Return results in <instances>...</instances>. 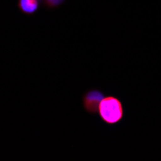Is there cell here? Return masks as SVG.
Wrapping results in <instances>:
<instances>
[{"label": "cell", "instance_id": "6da1fadb", "mask_svg": "<svg viewBox=\"0 0 161 161\" xmlns=\"http://www.w3.org/2000/svg\"><path fill=\"white\" fill-rule=\"evenodd\" d=\"M97 114L106 125H113L120 123L124 118V108L121 100L112 96L104 97L99 103Z\"/></svg>", "mask_w": 161, "mask_h": 161}, {"label": "cell", "instance_id": "7a4b0ae2", "mask_svg": "<svg viewBox=\"0 0 161 161\" xmlns=\"http://www.w3.org/2000/svg\"><path fill=\"white\" fill-rule=\"evenodd\" d=\"M104 97V94L97 89H93L84 94L82 97V105L84 110L92 115L97 113L98 106L102 98Z\"/></svg>", "mask_w": 161, "mask_h": 161}, {"label": "cell", "instance_id": "3957f363", "mask_svg": "<svg viewBox=\"0 0 161 161\" xmlns=\"http://www.w3.org/2000/svg\"><path fill=\"white\" fill-rule=\"evenodd\" d=\"M19 10L27 16L35 14L40 8V2L38 0H18Z\"/></svg>", "mask_w": 161, "mask_h": 161}, {"label": "cell", "instance_id": "277c9868", "mask_svg": "<svg viewBox=\"0 0 161 161\" xmlns=\"http://www.w3.org/2000/svg\"><path fill=\"white\" fill-rule=\"evenodd\" d=\"M64 1L65 0H42V3L46 7L49 9H53V8L59 7Z\"/></svg>", "mask_w": 161, "mask_h": 161}]
</instances>
